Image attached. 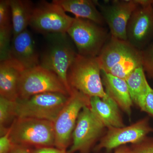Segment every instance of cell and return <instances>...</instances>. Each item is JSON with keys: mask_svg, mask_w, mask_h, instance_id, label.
Returning a JSON list of instances; mask_svg holds the SVG:
<instances>
[{"mask_svg": "<svg viewBox=\"0 0 153 153\" xmlns=\"http://www.w3.org/2000/svg\"><path fill=\"white\" fill-rule=\"evenodd\" d=\"M13 144L11 142L8 131L0 138V153H10Z\"/></svg>", "mask_w": 153, "mask_h": 153, "instance_id": "4316f807", "label": "cell"}, {"mask_svg": "<svg viewBox=\"0 0 153 153\" xmlns=\"http://www.w3.org/2000/svg\"><path fill=\"white\" fill-rule=\"evenodd\" d=\"M15 101L0 97V134L4 135L8 131L15 119Z\"/></svg>", "mask_w": 153, "mask_h": 153, "instance_id": "44dd1931", "label": "cell"}, {"mask_svg": "<svg viewBox=\"0 0 153 153\" xmlns=\"http://www.w3.org/2000/svg\"><path fill=\"white\" fill-rule=\"evenodd\" d=\"M13 145L37 148L55 146L54 123L31 118H16L9 129Z\"/></svg>", "mask_w": 153, "mask_h": 153, "instance_id": "277c9868", "label": "cell"}, {"mask_svg": "<svg viewBox=\"0 0 153 153\" xmlns=\"http://www.w3.org/2000/svg\"><path fill=\"white\" fill-rule=\"evenodd\" d=\"M33 152V153H68L66 150L61 149L56 147L37 148Z\"/></svg>", "mask_w": 153, "mask_h": 153, "instance_id": "83f0119b", "label": "cell"}, {"mask_svg": "<svg viewBox=\"0 0 153 153\" xmlns=\"http://www.w3.org/2000/svg\"><path fill=\"white\" fill-rule=\"evenodd\" d=\"M25 70L19 63L11 59L1 61L0 97L13 101L18 99L19 81Z\"/></svg>", "mask_w": 153, "mask_h": 153, "instance_id": "9a60e30c", "label": "cell"}, {"mask_svg": "<svg viewBox=\"0 0 153 153\" xmlns=\"http://www.w3.org/2000/svg\"><path fill=\"white\" fill-rule=\"evenodd\" d=\"M90 97L74 88L68 101L54 122L55 147L66 150L72 140L79 113L85 106H90Z\"/></svg>", "mask_w": 153, "mask_h": 153, "instance_id": "52a82bcc", "label": "cell"}, {"mask_svg": "<svg viewBox=\"0 0 153 153\" xmlns=\"http://www.w3.org/2000/svg\"><path fill=\"white\" fill-rule=\"evenodd\" d=\"M74 19L67 15L59 5L41 1L35 6L30 26L45 36L66 33Z\"/></svg>", "mask_w": 153, "mask_h": 153, "instance_id": "9c48e42d", "label": "cell"}, {"mask_svg": "<svg viewBox=\"0 0 153 153\" xmlns=\"http://www.w3.org/2000/svg\"><path fill=\"white\" fill-rule=\"evenodd\" d=\"M40 58L34 38L27 29L13 37L9 59L26 70L39 66Z\"/></svg>", "mask_w": 153, "mask_h": 153, "instance_id": "5bb4252c", "label": "cell"}, {"mask_svg": "<svg viewBox=\"0 0 153 153\" xmlns=\"http://www.w3.org/2000/svg\"><path fill=\"white\" fill-rule=\"evenodd\" d=\"M142 51V66L145 73L153 79V41Z\"/></svg>", "mask_w": 153, "mask_h": 153, "instance_id": "603a6c76", "label": "cell"}, {"mask_svg": "<svg viewBox=\"0 0 153 153\" xmlns=\"http://www.w3.org/2000/svg\"><path fill=\"white\" fill-rule=\"evenodd\" d=\"M13 37V26L0 27V61L9 59Z\"/></svg>", "mask_w": 153, "mask_h": 153, "instance_id": "7402d4cb", "label": "cell"}, {"mask_svg": "<svg viewBox=\"0 0 153 153\" xmlns=\"http://www.w3.org/2000/svg\"><path fill=\"white\" fill-rule=\"evenodd\" d=\"M125 80L134 104L139 108L144 99L149 84L143 66L134 70Z\"/></svg>", "mask_w": 153, "mask_h": 153, "instance_id": "ffe728a7", "label": "cell"}, {"mask_svg": "<svg viewBox=\"0 0 153 153\" xmlns=\"http://www.w3.org/2000/svg\"><path fill=\"white\" fill-rule=\"evenodd\" d=\"M152 132H153V128L150 125L148 117L127 126L108 128L94 148V150L97 152L105 149L110 151L126 144H135Z\"/></svg>", "mask_w": 153, "mask_h": 153, "instance_id": "8fae6325", "label": "cell"}, {"mask_svg": "<svg viewBox=\"0 0 153 153\" xmlns=\"http://www.w3.org/2000/svg\"><path fill=\"white\" fill-rule=\"evenodd\" d=\"M102 69L97 57L78 54L67 72V81L71 89L74 88L89 97H108L102 84Z\"/></svg>", "mask_w": 153, "mask_h": 153, "instance_id": "3957f363", "label": "cell"}, {"mask_svg": "<svg viewBox=\"0 0 153 153\" xmlns=\"http://www.w3.org/2000/svg\"><path fill=\"white\" fill-rule=\"evenodd\" d=\"M105 128L91 107H84L77 118L68 153H89L91 149L104 134Z\"/></svg>", "mask_w": 153, "mask_h": 153, "instance_id": "30bf717a", "label": "cell"}, {"mask_svg": "<svg viewBox=\"0 0 153 153\" xmlns=\"http://www.w3.org/2000/svg\"><path fill=\"white\" fill-rule=\"evenodd\" d=\"M10 153H33V152L27 147L14 145Z\"/></svg>", "mask_w": 153, "mask_h": 153, "instance_id": "f1b7e54d", "label": "cell"}, {"mask_svg": "<svg viewBox=\"0 0 153 153\" xmlns=\"http://www.w3.org/2000/svg\"><path fill=\"white\" fill-rule=\"evenodd\" d=\"M97 58L102 71L124 79L143 66L141 51L111 35Z\"/></svg>", "mask_w": 153, "mask_h": 153, "instance_id": "6da1fadb", "label": "cell"}, {"mask_svg": "<svg viewBox=\"0 0 153 153\" xmlns=\"http://www.w3.org/2000/svg\"><path fill=\"white\" fill-rule=\"evenodd\" d=\"M12 25L10 0L0 1V27Z\"/></svg>", "mask_w": 153, "mask_h": 153, "instance_id": "cb8c5ba5", "label": "cell"}, {"mask_svg": "<svg viewBox=\"0 0 153 153\" xmlns=\"http://www.w3.org/2000/svg\"><path fill=\"white\" fill-rule=\"evenodd\" d=\"M10 1L14 37L30 26L35 5L30 0H10Z\"/></svg>", "mask_w": 153, "mask_h": 153, "instance_id": "d6986e66", "label": "cell"}, {"mask_svg": "<svg viewBox=\"0 0 153 153\" xmlns=\"http://www.w3.org/2000/svg\"><path fill=\"white\" fill-rule=\"evenodd\" d=\"M70 95L58 92H45L15 101L16 118H31L54 123Z\"/></svg>", "mask_w": 153, "mask_h": 153, "instance_id": "5b68a950", "label": "cell"}, {"mask_svg": "<svg viewBox=\"0 0 153 153\" xmlns=\"http://www.w3.org/2000/svg\"><path fill=\"white\" fill-rule=\"evenodd\" d=\"M139 108L143 111L153 117V89L149 84L144 99Z\"/></svg>", "mask_w": 153, "mask_h": 153, "instance_id": "484cf974", "label": "cell"}, {"mask_svg": "<svg viewBox=\"0 0 153 153\" xmlns=\"http://www.w3.org/2000/svg\"><path fill=\"white\" fill-rule=\"evenodd\" d=\"M90 106L92 111L106 128L125 126L120 108L110 97L102 98L98 97L90 98Z\"/></svg>", "mask_w": 153, "mask_h": 153, "instance_id": "e0dca14e", "label": "cell"}, {"mask_svg": "<svg viewBox=\"0 0 153 153\" xmlns=\"http://www.w3.org/2000/svg\"><path fill=\"white\" fill-rule=\"evenodd\" d=\"M127 41L142 51L153 41V7L139 6L132 14L126 28Z\"/></svg>", "mask_w": 153, "mask_h": 153, "instance_id": "4fadbf2b", "label": "cell"}, {"mask_svg": "<svg viewBox=\"0 0 153 153\" xmlns=\"http://www.w3.org/2000/svg\"><path fill=\"white\" fill-rule=\"evenodd\" d=\"M130 147L126 146H122L116 149L114 153H129Z\"/></svg>", "mask_w": 153, "mask_h": 153, "instance_id": "4dcf8cb0", "label": "cell"}, {"mask_svg": "<svg viewBox=\"0 0 153 153\" xmlns=\"http://www.w3.org/2000/svg\"><path fill=\"white\" fill-rule=\"evenodd\" d=\"M135 1L140 6L153 7V0H135Z\"/></svg>", "mask_w": 153, "mask_h": 153, "instance_id": "f546056e", "label": "cell"}, {"mask_svg": "<svg viewBox=\"0 0 153 153\" xmlns=\"http://www.w3.org/2000/svg\"><path fill=\"white\" fill-rule=\"evenodd\" d=\"M53 2L60 6L65 12L75 15V17L90 20L103 26L105 22L96 1L91 0H53Z\"/></svg>", "mask_w": 153, "mask_h": 153, "instance_id": "ac0fdd59", "label": "cell"}, {"mask_svg": "<svg viewBox=\"0 0 153 153\" xmlns=\"http://www.w3.org/2000/svg\"><path fill=\"white\" fill-rule=\"evenodd\" d=\"M130 149L129 153H153V138L146 137Z\"/></svg>", "mask_w": 153, "mask_h": 153, "instance_id": "d4e9b609", "label": "cell"}, {"mask_svg": "<svg viewBox=\"0 0 153 153\" xmlns=\"http://www.w3.org/2000/svg\"><path fill=\"white\" fill-rule=\"evenodd\" d=\"M45 92L70 94L57 74L40 65L25 70L22 73L19 82L18 99H26Z\"/></svg>", "mask_w": 153, "mask_h": 153, "instance_id": "ba28073f", "label": "cell"}, {"mask_svg": "<svg viewBox=\"0 0 153 153\" xmlns=\"http://www.w3.org/2000/svg\"><path fill=\"white\" fill-rule=\"evenodd\" d=\"M96 3L111 36L127 41L128 23L132 14L139 5L135 0H114L104 4L96 1Z\"/></svg>", "mask_w": 153, "mask_h": 153, "instance_id": "7c38bea8", "label": "cell"}, {"mask_svg": "<svg viewBox=\"0 0 153 153\" xmlns=\"http://www.w3.org/2000/svg\"><path fill=\"white\" fill-rule=\"evenodd\" d=\"M45 36L47 45L40 55V65L57 74L71 94L67 72L78 55L75 45L67 33Z\"/></svg>", "mask_w": 153, "mask_h": 153, "instance_id": "7a4b0ae2", "label": "cell"}, {"mask_svg": "<svg viewBox=\"0 0 153 153\" xmlns=\"http://www.w3.org/2000/svg\"><path fill=\"white\" fill-rule=\"evenodd\" d=\"M101 78L108 95L117 103L120 109L130 116L134 103L125 79L113 76L102 70Z\"/></svg>", "mask_w": 153, "mask_h": 153, "instance_id": "2e32d148", "label": "cell"}, {"mask_svg": "<svg viewBox=\"0 0 153 153\" xmlns=\"http://www.w3.org/2000/svg\"><path fill=\"white\" fill-rule=\"evenodd\" d=\"M67 33L78 54L91 57L98 56L110 36L102 26L77 17H74Z\"/></svg>", "mask_w": 153, "mask_h": 153, "instance_id": "8992f818", "label": "cell"}]
</instances>
